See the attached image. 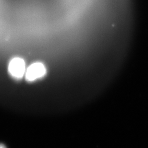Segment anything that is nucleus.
Wrapping results in <instances>:
<instances>
[{
  "label": "nucleus",
  "mask_w": 148,
  "mask_h": 148,
  "mask_svg": "<svg viewBox=\"0 0 148 148\" xmlns=\"http://www.w3.org/2000/svg\"><path fill=\"white\" fill-rule=\"evenodd\" d=\"M8 73L13 78L19 80L25 73V62L20 58L12 59L8 65Z\"/></svg>",
  "instance_id": "nucleus-1"
},
{
  "label": "nucleus",
  "mask_w": 148,
  "mask_h": 148,
  "mask_svg": "<svg viewBox=\"0 0 148 148\" xmlns=\"http://www.w3.org/2000/svg\"><path fill=\"white\" fill-rule=\"evenodd\" d=\"M46 73V68L42 63H33L29 66L26 71V80L28 82H32L44 77Z\"/></svg>",
  "instance_id": "nucleus-2"
},
{
  "label": "nucleus",
  "mask_w": 148,
  "mask_h": 148,
  "mask_svg": "<svg viewBox=\"0 0 148 148\" xmlns=\"http://www.w3.org/2000/svg\"><path fill=\"white\" fill-rule=\"evenodd\" d=\"M0 148H7V147L4 144L0 143Z\"/></svg>",
  "instance_id": "nucleus-3"
}]
</instances>
